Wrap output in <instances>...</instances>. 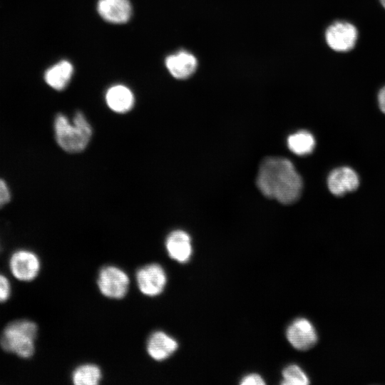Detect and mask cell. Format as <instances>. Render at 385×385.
<instances>
[{"instance_id": "obj_1", "label": "cell", "mask_w": 385, "mask_h": 385, "mask_svg": "<svg viewBox=\"0 0 385 385\" xmlns=\"http://www.w3.org/2000/svg\"><path fill=\"white\" fill-rule=\"evenodd\" d=\"M256 183L265 196L283 204L295 202L302 189V178L294 165L281 157L267 158L262 162Z\"/></svg>"}, {"instance_id": "obj_2", "label": "cell", "mask_w": 385, "mask_h": 385, "mask_svg": "<svg viewBox=\"0 0 385 385\" xmlns=\"http://www.w3.org/2000/svg\"><path fill=\"white\" fill-rule=\"evenodd\" d=\"M55 138L58 145L68 153L83 151L92 135V128L81 112H76L72 123L63 114L54 120Z\"/></svg>"}, {"instance_id": "obj_3", "label": "cell", "mask_w": 385, "mask_h": 385, "mask_svg": "<svg viewBox=\"0 0 385 385\" xmlns=\"http://www.w3.org/2000/svg\"><path fill=\"white\" fill-rule=\"evenodd\" d=\"M37 326L29 320H19L9 324L1 337L3 349L22 358L31 357L35 350L34 342Z\"/></svg>"}, {"instance_id": "obj_4", "label": "cell", "mask_w": 385, "mask_h": 385, "mask_svg": "<svg viewBox=\"0 0 385 385\" xmlns=\"http://www.w3.org/2000/svg\"><path fill=\"white\" fill-rule=\"evenodd\" d=\"M359 38L356 26L345 20H337L327 26L324 32L326 43L337 53H346L354 48Z\"/></svg>"}, {"instance_id": "obj_5", "label": "cell", "mask_w": 385, "mask_h": 385, "mask_svg": "<svg viewBox=\"0 0 385 385\" xmlns=\"http://www.w3.org/2000/svg\"><path fill=\"white\" fill-rule=\"evenodd\" d=\"M128 274L120 268L108 265L103 267L98 274L97 284L103 295L111 299H122L129 287Z\"/></svg>"}, {"instance_id": "obj_6", "label": "cell", "mask_w": 385, "mask_h": 385, "mask_svg": "<svg viewBox=\"0 0 385 385\" xmlns=\"http://www.w3.org/2000/svg\"><path fill=\"white\" fill-rule=\"evenodd\" d=\"M135 277L139 290L148 297L160 294L167 284L165 271L157 263H150L140 267Z\"/></svg>"}, {"instance_id": "obj_7", "label": "cell", "mask_w": 385, "mask_h": 385, "mask_svg": "<svg viewBox=\"0 0 385 385\" xmlns=\"http://www.w3.org/2000/svg\"><path fill=\"white\" fill-rule=\"evenodd\" d=\"M286 337L296 349L305 351L313 347L317 342V334L312 324L305 318H298L287 327Z\"/></svg>"}, {"instance_id": "obj_8", "label": "cell", "mask_w": 385, "mask_h": 385, "mask_svg": "<svg viewBox=\"0 0 385 385\" xmlns=\"http://www.w3.org/2000/svg\"><path fill=\"white\" fill-rule=\"evenodd\" d=\"M12 274L21 281H31L38 274L40 261L32 252L25 250L14 252L9 262Z\"/></svg>"}, {"instance_id": "obj_9", "label": "cell", "mask_w": 385, "mask_h": 385, "mask_svg": "<svg viewBox=\"0 0 385 385\" xmlns=\"http://www.w3.org/2000/svg\"><path fill=\"white\" fill-rule=\"evenodd\" d=\"M165 249L172 260L179 263H186L192 254L190 236L181 230L171 232L165 240Z\"/></svg>"}, {"instance_id": "obj_10", "label": "cell", "mask_w": 385, "mask_h": 385, "mask_svg": "<svg viewBox=\"0 0 385 385\" xmlns=\"http://www.w3.org/2000/svg\"><path fill=\"white\" fill-rule=\"evenodd\" d=\"M327 184L332 194L342 196L355 190L359 186V179L356 173L351 168L341 167L329 173Z\"/></svg>"}, {"instance_id": "obj_11", "label": "cell", "mask_w": 385, "mask_h": 385, "mask_svg": "<svg viewBox=\"0 0 385 385\" xmlns=\"http://www.w3.org/2000/svg\"><path fill=\"white\" fill-rule=\"evenodd\" d=\"M97 11L103 19L115 24L128 22L132 15L129 0H99Z\"/></svg>"}, {"instance_id": "obj_12", "label": "cell", "mask_w": 385, "mask_h": 385, "mask_svg": "<svg viewBox=\"0 0 385 385\" xmlns=\"http://www.w3.org/2000/svg\"><path fill=\"white\" fill-rule=\"evenodd\" d=\"M178 348V342L163 331L152 333L148 339L146 345L148 355L158 361L169 358Z\"/></svg>"}, {"instance_id": "obj_13", "label": "cell", "mask_w": 385, "mask_h": 385, "mask_svg": "<svg viewBox=\"0 0 385 385\" xmlns=\"http://www.w3.org/2000/svg\"><path fill=\"white\" fill-rule=\"evenodd\" d=\"M165 62L170 73L178 79L190 77L197 67L195 56L186 51H180L168 56Z\"/></svg>"}, {"instance_id": "obj_14", "label": "cell", "mask_w": 385, "mask_h": 385, "mask_svg": "<svg viewBox=\"0 0 385 385\" xmlns=\"http://www.w3.org/2000/svg\"><path fill=\"white\" fill-rule=\"evenodd\" d=\"M106 101L113 111L124 113L132 109L135 98L132 91L125 86L118 84L110 87L106 93Z\"/></svg>"}, {"instance_id": "obj_15", "label": "cell", "mask_w": 385, "mask_h": 385, "mask_svg": "<svg viewBox=\"0 0 385 385\" xmlns=\"http://www.w3.org/2000/svg\"><path fill=\"white\" fill-rule=\"evenodd\" d=\"M73 72L72 64L68 61L63 60L46 71L44 80L52 88L61 91L70 82Z\"/></svg>"}, {"instance_id": "obj_16", "label": "cell", "mask_w": 385, "mask_h": 385, "mask_svg": "<svg viewBox=\"0 0 385 385\" xmlns=\"http://www.w3.org/2000/svg\"><path fill=\"white\" fill-rule=\"evenodd\" d=\"M287 145L294 154L305 155L312 152L315 146V140L309 132L300 130L289 136Z\"/></svg>"}, {"instance_id": "obj_17", "label": "cell", "mask_w": 385, "mask_h": 385, "mask_svg": "<svg viewBox=\"0 0 385 385\" xmlns=\"http://www.w3.org/2000/svg\"><path fill=\"white\" fill-rule=\"evenodd\" d=\"M102 378L101 369L93 364H82L73 371L72 381L76 385H97Z\"/></svg>"}, {"instance_id": "obj_18", "label": "cell", "mask_w": 385, "mask_h": 385, "mask_svg": "<svg viewBox=\"0 0 385 385\" xmlns=\"http://www.w3.org/2000/svg\"><path fill=\"white\" fill-rule=\"evenodd\" d=\"M282 384L307 385L309 379L305 372L297 364H290L282 371Z\"/></svg>"}, {"instance_id": "obj_19", "label": "cell", "mask_w": 385, "mask_h": 385, "mask_svg": "<svg viewBox=\"0 0 385 385\" xmlns=\"http://www.w3.org/2000/svg\"><path fill=\"white\" fill-rule=\"evenodd\" d=\"M11 292V287L9 280L4 275L0 274V302L6 301Z\"/></svg>"}, {"instance_id": "obj_20", "label": "cell", "mask_w": 385, "mask_h": 385, "mask_svg": "<svg viewBox=\"0 0 385 385\" xmlns=\"http://www.w3.org/2000/svg\"><path fill=\"white\" fill-rule=\"evenodd\" d=\"M241 385H263L265 381L258 374H250L244 376L240 383Z\"/></svg>"}, {"instance_id": "obj_21", "label": "cell", "mask_w": 385, "mask_h": 385, "mask_svg": "<svg viewBox=\"0 0 385 385\" xmlns=\"http://www.w3.org/2000/svg\"><path fill=\"white\" fill-rule=\"evenodd\" d=\"M11 198V192L6 183L0 179V208L7 204Z\"/></svg>"}, {"instance_id": "obj_22", "label": "cell", "mask_w": 385, "mask_h": 385, "mask_svg": "<svg viewBox=\"0 0 385 385\" xmlns=\"http://www.w3.org/2000/svg\"><path fill=\"white\" fill-rule=\"evenodd\" d=\"M378 102L381 111L385 113V86L382 87L378 93Z\"/></svg>"}, {"instance_id": "obj_23", "label": "cell", "mask_w": 385, "mask_h": 385, "mask_svg": "<svg viewBox=\"0 0 385 385\" xmlns=\"http://www.w3.org/2000/svg\"><path fill=\"white\" fill-rule=\"evenodd\" d=\"M381 6L385 9V0H379Z\"/></svg>"}]
</instances>
